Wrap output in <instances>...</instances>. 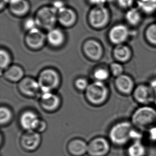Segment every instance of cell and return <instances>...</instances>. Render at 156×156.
<instances>
[{
	"mask_svg": "<svg viewBox=\"0 0 156 156\" xmlns=\"http://www.w3.org/2000/svg\"><path fill=\"white\" fill-rule=\"evenodd\" d=\"M38 82L42 93L51 92L60 83L59 74L52 69H44L40 74Z\"/></svg>",
	"mask_w": 156,
	"mask_h": 156,
	"instance_id": "obj_7",
	"label": "cell"
},
{
	"mask_svg": "<svg viewBox=\"0 0 156 156\" xmlns=\"http://www.w3.org/2000/svg\"><path fill=\"white\" fill-rule=\"evenodd\" d=\"M135 128L130 120H122L114 125L110 129L109 137L112 144L119 147L132 141Z\"/></svg>",
	"mask_w": 156,
	"mask_h": 156,
	"instance_id": "obj_2",
	"label": "cell"
},
{
	"mask_svg": "<svg viewBox=\"0 0 156 156\" xmlns=\"http://www.w3.org/2000/svg\"><path fill=\"white\" fill-rule=\"evenodd\" d=\"M40 119L34 112L27 111L21 115L20 118V124L23 129L26 131L34 130L36 129Z\"/></svg>",
	"mask_w": 156,
	"mask_h": 156,
	"instance_id": "obj_18",
	"label": "cell"
},
{
	"mask_svg": "<svg viewBox=\"0 0 156 156\" xmlns=\"http://www.w3.org/2000/svg\"><path fill=\"white\" fill-rule=\"evenodd\" d=\"M148 83L154 92V105H155L156 107V77H154V78L150 79L149 82Z\"/></svg>",
	"mask_w": 156,
	"mask_h": 156,
	"instance_id": "obj_36",
	"label": "cell"
},
{
	"mask_svg": "<svg viewBox=\"0 0 156 156\" xmlns=\"http://www.w3.org/2000/svg\"><path fill=\"white\" fill-rule=\"evenodd\" d=\"M23 26L26 30H27L29 32L30 30H32L35 28H36L37 24L35 18H29L24 21Z\"/></svg>",
	"mask_w": 156,
	"mask_h": 156,
	"instance_id": "obj_32",
	"label": "cell"
},
{
	"mask_svg": "<svg viewBox=\"0 0 156 156\" xmlns=\"http://www.w3.org/2000/svg\"><path fill=\"white\" fill-rule=\"evenodd\" d=\"M23 71L21 67L13 65L8 68L4 72V76L12 82H18L21 80L23 76Z\"/></svg>",
	"mask_w": 156,
	"mask_h": 156,
	"instance_id": "obj_26",
	"label": "cell"
},
{
	"mask_svg": "<svg viewBox=\"0 0 156 156\" xmlns=\"http://www.w3.org/2000/svg\"><path fill=\"white\" fill-rule=\"evenodd\" d=\"M109 91L104 82L96 81L89 85L86 90V97L91 104L99 105L107 99Z\"/></svg>",
	"mask_w": 156,
	"mask_h": 156,
	"instance_id": "obj_6",
	"label": "cell"
},
{
	"mask_svg": "<svg viewBox=\"0 0 156 156\" xmlns=\"http://www.w3.org/2000/svg\"><path fill=\"white\" fill-rule=\"evenodd\" d=\"M130 121L137 130L148 132L156 127V106L139 105L132 112Z\"/></svg>",
	"mask_w": 156,
	"mask_h": 156,
	"instance_id": "obj_1",
	"label": "cell"
},
{
	"mask_svg": "<svg viewBox=\"0 0 156 156\" xmlns=\"http://www.w3.org/2000/svg\"><path fill=\"white\" fill-rule=\"evenodd\" d=\"M51 6H52L55 10H57V12H58L59 10L65 8V5L63 1L61 0H56L53 3L52 5Z\"/></svg>",
	"mask_w": 156,
	"mask_h": 156,
	"instance_id": "obj_35",
	"label": "cell"
},
{
	"mask_svg": "<svg viewBox=\"0 0 156 156\" xmlns=\"http://www.w3.org/2000/svg\"><path fill=\"white\" fill-rule=\"evenodd\" d=\"M110 73V70L105 68H99L95 70L93 73V76L97 81L103 82L109 78Z\"/></svg>",
	"mask_w": 156,
	"mask_h": 156,
	"instance_id": "obj_27",
	"label": "cell"
},
{
	"mask_svg": "<svg viewBox=\"0 0 156 156\" xmlns=\"http://www.w3.org/2000/svg\"><path fill=\"white\" fill-rule=\"evenodd\" d=\"M111 149L110 142L103 137L94 138L88 144L87 154L89 156H106Z\"/></svg>",
	"mask_w": 156,
	"mask_h": 156,
	"instance_id": "obj_10",
	"label": "cell"
},
{
	"mask_svg": "<svg viewBox=\"0 0 156 156\" xmlns=\"http://www.w3.org/2000/svg\"><path fill=\"white\" fill-rule=\"evenodd\" d=\"M85 54L93 60L101 58L103 54V49L99 43L93 40L87 41L83 47Z\"/></svg>",
	"mask_w": 156,
	"mask_h": 156,
	"instance_id": "obj_14",
	"label": "cell"
},
{
	"mask_svg": "<svg viewBox=\"0 0 156 156\" xmlns=\"http://www.w3.org/2000/svg\"><path fill=\"white\" fill-rule=\"evenodd\" d=\"M89 2L94 6H104L107 0H88Z\"/></svg>",
	"mask_w": 156,
	"mask_h": 156,
	"instance_id": "obj_37",
	"label": "cell"
},
{
	"mask_svg": "<svg viewBox=\"0 0 156 156\" xmlns=\"http://www.w3.org/2000/svg\"><path fill=\"white\" fill-rule=\"evenodd\" d=\"M76 13L73 9L65 7L58 12V21L65 27H70L75 23Z\"/></svg>",
	"mask_w": 156,
	"mask_h": 156,
	"instance_id": "obj_19",
	"label": "cell"
},
{
	"mask_svg": "<svg viewBox=\"0 0 156 156\" xmlns=\"http://www.w3.org/2000/svg\"><path fill=\"white\" fill-rule=\"evenodd\" d=\"M146 146L142 140L132 141L127 149V156H146Z\"/></svg>",
	"mask_w": 156,
	"mask_h": 156,
	"instance_id": "obj_22",
	"label": "cell"
},
{
	"mask_svg": "<svg viewBox=\"0 0 156 156\" xmlns=\"http://www.w3.org/2000/svg\"><path fill=\"white\" fill-rule=\"evenodd\" d=\"M67 148L72 156H83L87 154L88 144L83 140L74 139L68 142Z\"/></svg>",
	"mask_w": 156,
	"mask_h": 156,
	"instance_id": "obj_16",
	"label": "cell"
},
{
	"mask_svg": "<svg viewBox=\"0 0 156 156\" xmlns=\"http://www.w3.org/2000/svg\"><path fill=\"white\" fill-rule=\"evenodd\" d=\"M19 89L21 93L28 96H34L41 91L38 82L29 77L23 78L20 80Z\"/></svg>",
	"mask_w": 156,
	"mask_h": 156,
	"instance_id": "obj_15",
	"label": "cell"
},
{
	"mask_svg": "<svg viewBox=\"0 0 156 156\" xmlns=\"http://www.w3.org/2000/svg\"><path fill=\"white\" fill-rule=\"evenodd\" d=\"M10 0H9V2H10Z\"/></svg>",
	"mask_w": 156,
	"mask_h": 156,
	"instance_id": "obj_40",
	"label": "cell"
},
{
	"mask_svg": "<svg viewBox=\"0 0 156 156\" xmlns=\"http://www.w3.org/2000/svg\"><path fill=\"white\" fill-rule=\"evenodd\" d=\"M12 118V113L8 108L2 107L0 109V122L1 125L8 123Z\"/></svg>",
	"mask_w": 156,
	"mask_h": 156,
	"instance_id": "obj_29",
	"label": "cell"
},
{
	"mask_svg": "<svg viewBox=\"0 0 156 156\" xmlns=\"http://www.w3.org/2000/svg\"><path fill=\"white\" fill-rule=\"evenodd\" d=\"M42 137L40 133L34 130L26 131L21 135L20 144L23 149L28 152H33L40 146Z\"/></svg>",
	"mask_w": 156,
	"mask_h": 156,
	"instance_id": "obj_9",
	"label": "cell"
},
{
	"mask_svg": "<svg viewBox=\"0 0 156 156\" xmlns=\"http://www.w3.org/2000/svg\"><path fill=\"white\" fill-rule=\"evenodd\" d=\"M45 40L44 34L37 28L29 31L26 37L27 44L32 49L40 48L44 44Z\"/></svg>",
	"mask_w": 156,
	"mask_h": 156,
	"instance_id": "obj_17",
	"label": "cell"
},
{
	"mask_svg": "<svg viewBox=\"0 0 156 156\" xmlns=\"http://www.w3.org/2000/svg\"><path fill=\"white\" fill-rule=\"evenodd\" d=\"M9 5L11 12L18 16L25 15L30 9V3L27 0H10Z\"/></svg>",
	"mask_w": 156,
	"mask_h": 156,
	"instance_id": "obj_21",
	"label": "cell"
},
{
	"mask_svg": "<svg viewBox=\"0 0 156 156\" xmlns=\"http://www.w3.org/2000/svg\"><path fill=\"white\" fill-rule=\"evenodd\" d=\"M124 64L116 61L112 63L110 66V73L115 77L124 74L125 68Z\"/></svg>",
	"mask_w": 156,
	"mask_h": 156,
	"instance_id": "obj_28",
	"label": "cell"
},
{
	"mask_svg": "<svg viewBox=\"0 0 156 156\" xmlns=\"http://www.w3.org/2000/svg\"><path fill=\"white\" fill-rule=\"evenodd\" d=\"M47 124L43 120L40 119L38 124L36 126V129H35V131L37 132L38 133H42L47 129Z\"/></svg>",
	"mask_w": 156,
	"mask_h": 156,
	"instance_id": "obj_34",
	"label": "cell"
},
{
	"mask_svg": "<svg viewBox=\"0 0 156 156\" xmlns=\"http://www.w3.org/2000/svg\"><path fill=\"white\" fill-rule=\"evenodd\" d=\"M41 104L44 109L53 111L60 105V99L51 92L43 93L41 97Z\"/></svg>",
	"mask_w": 156,
	"mask_h": 156,
	"instance_id": "obj_20",
	"label": "cell"
},
{
	"mask_svg": "<svg viewBox=\"0 0 156 156\" xmlns=\"http://www.w3.org/2000/svg\"><path fill=\"white\" fill-rule=\"evenodd\" d=\"M144 14L137 6H135L127 10L125 13L126 23L132 28H137L143 23Z\"/></svg>",
	"mask_w": 156,
	"mask_h": 156,
	"instance_id": "obj_13",
	"label": "cell"
},
{
	"mask_svg": "<svg viewBox=\"0 0 156 156\" xmlns=\"http://www.w3.org/2000/svg\"><path fill=\"white\" fill-rule=\"evenodd\" d=\"M115 85L117 90L124 96L132 95L136 84L133 76L124 73L116 77Z\"/></svg>",
	"mask_w": 156,
	"mask_h": 156,
	"instance_id": "obj_11",
	"label": "cell"
},
{
	"mask_svg": "<svg viewBox=\"0 0 156 156\" xmlns=\"http://www.w3.org/2000/svg\"><path fill=\"white\" fill-rule=\"evenodd\" d=\"M35 19L40 27L50 30L58 21V12L52 6H44L37 11Z\"/></svg>",
	"mask_w": 156,
	"mask_h": 156,
	"instance_id": "obj_5",
	"label": "cell"
},
{
	"mask_svg": "<svg viewBox=\"0 0 156 156\" xmlns=\"http://www.w3.org/2000/svg\"><path fill=\"white\" fill-rule=\"evenodd\" d=\"M0 65L1 69H7L11 62L10 57L7 51L1 49L0 51Z\"/></svg>",
	"mask_w": 156,
	"mask_h": 156,
	"instance_id": "obj_30",
	"label": "cell"
},
{
	"mask_svg": "<svg viewBox=\"0 0 156 156\" xmlns=\"http://www.w3.org/2000/svg\"><path fill=\"white\" fill-rule=\"evenodd\" d=\"M47 38L50 44L54 47H59L64 42L65 36L61 30L54 28L49 30Z\"/></svg>",
	"mask_w": 156,
	"mask_h": 156,
	"instance_id": "obj_25",
	"label": "cell"
},
{
	"mask_svg": "<svg viewBox=\"0 0 156 156\" xmlns=\"http://www.w3.org/2000/svg\"><path fill=\"white\" fill-rule=\"evenodd\" d=\"M76 87L80 90H87L89 87V83L87 80L83 78H80L77 79L75 82Z\"/></svg>",
	"mask_w": 156,
	"mask_h": 156,
	"instance_id": "obj_33",
	"label": "cell"
},
{
	"mask_svg": "<svg viewBox=\"0 0 156 156\" xmlns=\"http://www.w3.org/2000/svg\"><path fill=\"white\" fill-rule=\"evenodd\" d=\"M144 38L148 45L156 48V21L146 26L144 31Z\"/></svg>",
	"mask_w": 156,
	"mask_h": 156,
	"instance_id": "obj_24",
	"label": "cell"
},
{
	"mask_svg": "<svg viewBox=\"0 0 156 156\" xmlns=\"http://www.w3.org/2000/svg\"><path fill=\"white\" fill-rule=\"evenodd\" d=\"M137 28H132L126 23H118L112 27L109 32V38L115 45L125 44L138 35Z\"/></svg>",
	"mask_w": 156,
	"mask_h": 156,
	"instance_id": "obj_3",
	"label": "cell"
},
{
	"mask_svg": "<svg viewBox=\"0 0 156 156\" xmlns=\"http://www.w3.org/2000/svg\"><path fill=\"white\" fill-rule=\"evenodd\" d=\"M113 56L117 62L122 64L128 63L134 56L133 48L127 43L117 45L113 50Z\"/></svg>",
	"mask_w": 156,
	"mask_h": 156,
	"instance_id": "obj_12",
	"label": "cell"
},
{
	"mask_svg": "<svg viewBox=\"0 0 156 156\" xmlns=\"http://www.w3.org/2000/svg\"><path fill=\"white\" fill-rule=\"evenodd\" d=\"M150 139L153 141H156V127L151 129L148 132Z\"/></svg>",
	"mask_w": 156,
	"mask_h": 156,
	"instance_id": "obj_38",
	"label": "cell"
},
{
	"mask_svg": "<svg viewBox=\"0 0 156 156\" xmlns=\"http://www.w3.org/2000/svg\"><path fill=\"white\" fill-rule=\"evenodd\" d=\"M116 3L120 9L126 11L135 6L136 0H115Z\"/></svg>",
	"mask_w": 156,
	"mask_h": 156,
	"instance_id": "obj_31",
	"label": "cell"
},
{
	"mask_svg": "<svg viewBox=\"0 0 156 156\" xmlns=\"http://www.w3.org/2000/svg\"><path fill=\"white\" fill-rule=\"evenodd\" d=\"M136 6L144 16H152L156 13V0H136Z\"/></svg>",
	"mask_w": 156,
	"mask_h": 156,
	"instance_id": "obj_23",
	"label": "cell"
},
{
	"mask_svg": "<svg viewBox=\"0 0 156 156\" xmlns=\"http://www.w3.org/2000/svg\"><path fill=\"white\" fill-rule=\"evenodd\" d=\"M110 18L109 11L105 5L94 6L89 13V22L96 28L105 27L109 23Z\"/></svg>",
	"mask_w": 156,
	"mask_h": 156,
	"instance_id": "obj_8",
	"label": "cell"
},
{
	"mask_svg": "<svg viewBox=\"0 0 156 156\" xmlns=\"http://www.w3.org/2000/svg\"><path fill=\"white\" fill-rule=\"evenodd\" d=\"M9 0H1L0 4H1V9H2L5 5L9 4Z\"/></svg>",
	"mask_w": 156,
	"mask_h": 156,
	"instance_id": "obj_39",
	"label": "cell"
},
{
	"mask_svg": "<svg viewBox=\"0 0 156 156\" xmlns=\"http://www.w3.org/2000/svg\"><path fill=\"white\" fill-rule=\"evenodd\" d=\"M131 96L134 101L139 105H154V92L148 83L136 84Z\"/></svg>",
	"mask_w": 156,
	"mask_h": 156,
	"instance_id": "obj_4",
	"label": "cell"
}]
</instances>
